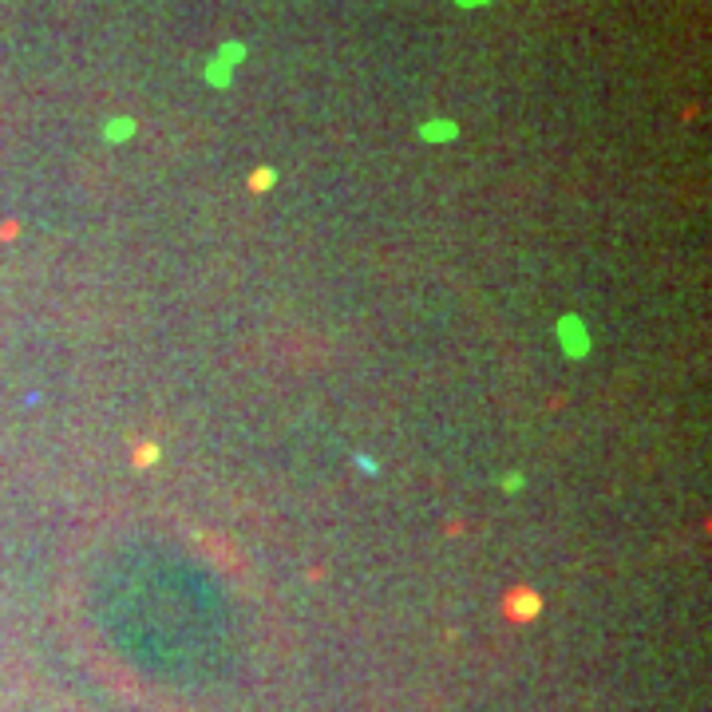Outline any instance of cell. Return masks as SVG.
<instances>
[{
    "label": "cell",
    "mask_w": 712,
    "mask_h": 712,
    "mask_svg": "<svg viewBox=\"0 0 712 712\" xmlns=\"http://www.w3.org/2000/svg\"><path fill=\"white\" fill-rule=\"evenodd\" d=\"M424 135H427V139H451V135H455V127H451V123H431Z\"/></svg>",
    "instance_id": "1"
},
{
    "label": "cell",
    "mask_w": 712,
    "mask_h": 712,
    "mask_svg": "<svg viewBox=\"0 0 712 712\" xmlns=\"http://www.w3.org/2000/svg\"><path fill=\"white\" fill-rule=\"evenodd\" d=\"M123 135H131V123H111V139H123Z\"/></svg>",
    "instance_id": "2"
},
{
    "label": "cell",
    "mask_w": 712,
    "mask_h": 712,
    "mask_svg": "<svg viewBox=\"0 0 712 712\" xmlns=\"http://www.w3.org/2000/svg\"><path fill=\"white\" fill-rule=\"evenodd\" d=\"M459 4H483V0H459Z\"/></svg>",
    "instance_id": "3"
}]
</instances>
